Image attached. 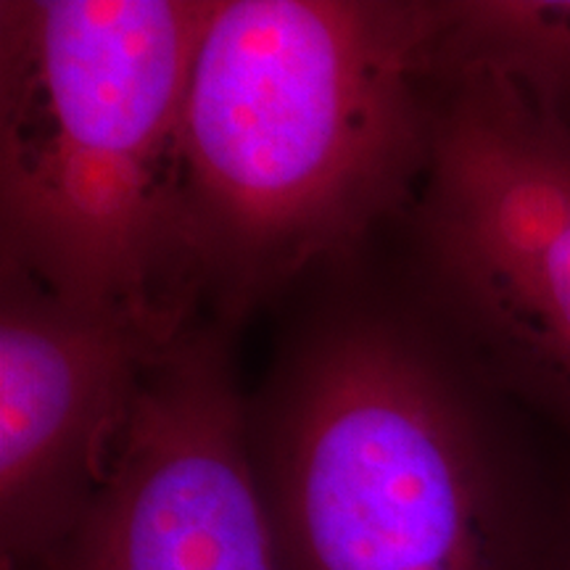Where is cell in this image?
Returning a JSON list of instances; mask_svg holds the SVG:
<instances>
[{
  "mask_svg": "<svg viewBox=\"0 0 570 570\" xmlns=\"http://www.w3.org/2000/svg\"><path fill=\"white\" fill-rule=\"evenodd\" d=\"M439 61L497 71L570 122V0L444 3Z\"/></svg>",
  "mask_w": 570,
  "mask_h": 570,
  "instance_id": "7",
  "label": "cell"
},
{
  "mask_svg": "<svg viewBox=\"0 0 570 570\" xmlns=\"http://www.w3.org/2000/svg\"><path fill=\"white\" fill-rule=\"evenodd\" d=\"M217 0L0 3L3 269L183 331L180 127Z\"/></svg>",
  "mask_w": 570,
  "mask_h": 570,
  "instance_id": "3",
  "label": "cell"
},
{
  "mask_svg": "<svg viewBox=\"0 0 570 570\" xmlns=\"http://www.w3.org/2000/svg\"><path fill=\"white\" fill-rule=\"evenodd\" d=\"M35 570H283L219 333L156 354L101 487Z\"/></svg>",
  "mask_w": 570,
  "mask_h": 570,
  "instance_id": "5",
  "label": "cell"
},
{
  "mask_svg": "<svg viewBox=\"0 0 570 570\" xmlns=\"http://www.w3.org/2000/svg\"><path fill=\"white\" fill-rule=\"evenodd\" d=\"M415 238L439 333L570 441V122L481 67H441Z\"/></svg>",
  "mask_w": 570,
  "mask_h": 570,
  "instance_id": "4",
  "label": "cell"
},
{
  "mask_svg": "<svg viewBox=\"0 0 570 570\" xmlns=\"http://www.w3.org/2000/svg\"><path fill=\"white\" fill-rule=\"evenodd\" d=\"M552 570H570V502L566 504V515H562L560 541H558V552H554Z\"/></svg>",
  "mask_w": 570,
  "mask_h": 570,
  "instance_id": "8",
  "label": "cell"
},
{
  "mask_svg": "<svg viewBox=\"0 0 570 570\" xmlns=\"http://www.w3.org/2000/svg\"><path fill=\"white\" fill-rule=\"evenodd\" d=\"M444 3L223 0L180 127L196 288L240 315L423 183Z\"/></svg>",
  "mask_w": 570,
  "mask_h": 570,
  "instance_id": "1",
  "label": "cell"
},
{
  "mask_svg": "<svg viewBox=\"0 0 570 570\" xmlns=\"http://www.w3.org/2000/svg\"><path fill=\"white\" fill-rule=\"evenodd\" d=\"M510 412L439 327H320L248 412L283 570H552L566 508Z\"/></svg>",
  "mask_w": 570,
  "mask_h": 570,
  "instance_id": "2",
  "label": "cell"
},
{
  "mask_svg": "<svg viewBox=\"0 0 570 570\" xmlns=\"http://www.w3.org/2000/svg\"><path fill=\"white\" fill-rule=\"evenodd\" d=\"M183 331L63 302L32 277L3 269V570H35L77 523L111 465L142 373Z\"/></svg>",
  "mask_w": 570,
  "mask_h": 570,
  "instance_id": "6",
  "label": "cell"
}]
</instances>
